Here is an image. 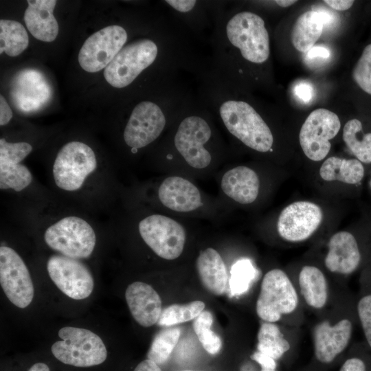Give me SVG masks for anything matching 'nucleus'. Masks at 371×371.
I'll use <instances>...</instances> for the list:
<instances>
[{
    "mask_svg": "<svg viewBox=\"0 0 371 371\" xmlns=\"http://www.w3.org/2000/svg\"><path fill=\"white\" fill-rule=\"evenodd\" d=\"M211 101L221 123L232 136L256 151L271 150L272 132L253 106L226 96L220 87L215 88Z\"/></svg>",
    "mask_w": 371,
    "mask_h": 371,
    "instance_id": "nucleus-1",
    "label": "nucleus"
},
{
    "mask_svg": "<svg viewBox=\"0 0 371 371\" xmlns=\"http://www.w3.org/2000/svg\"><path fill=\"white\" fill-rule=\"evenodd\" d=\"M214 140V128L207 114L186 109L177 120L170 144L187 166L201 170L212 164Z\"/></svg>",
    "mask_w": 371,
    "mask_h": 371,
    "instance_id": "nucleus-2",
    "label": "nucleus"
},
{
    "mask_svg": "<svg viewBox=\"0 0 371 371\" xmlns=\"http://www.w3.org/2000/svg\"><path fill=\"white\" fill-rule=\"evenodd\" d=\"M302 303L296 287L280 269H272L262 278L256 300V311L265 322L279 323L290 327L297 326L302 317Z\"/></svg>",
    "mask_w": 371,
    "mask_h": 371,
    "instance_id": "nucleus-3",
    "label": "nucleus"
},
{
    "mask_svg": "<svg viewBox=\"0 0 371 371\" xmlns=\"http://www.w3.org/2000/svg\"><path fill=\"white\" fill-rule=\"evenodd\" d=\"M220 45L238 50L245 60L254 64L265 63L270 54L269 36L263 19L258 14L242 11L223 19L218 29Z\"/></svg>",
    "mask_w": 371,
    "mask_h": 371,
    "instance_id": "nucleus-4",
    "label": "nucleus"
},
{
    "mask_svg": "<svg viewBox=\"0 0 371 371\" xmlns=\"http://www.w3.org/2000/svg\"><path fill=\"white\" fill-rule=\"evenodd\" d=\"M355 312V308H346L339 301L330 309L319 313L321 317L311 329L314 354L318 361L333 362L349 346L357 318Z\"/></svg>",
    "mask_w": 371,
    "mask_h": 371,
    "instance_id": "nucleus-5",
    "label": "nucleus"
},
{
    "mask_svg": "<svg viewBox=\"0 0 371 371\" xmlns=\"http://www.w3.org/2000/svg\"><path fill=\"white\" fill-rule=\"evenodd\" d=\"M181 101L164 107L156 102L144 100L134 106L123 132L124 141L133 153L148 146L162 135L173 115L183 113H177L175 111L176 108L183 106H177L185 103Z\"/></svg>",
    "mask_w": 371,
    "mask_h": 371,
    "instance_id": "nucleus-6",
    "label": "nucleus"
},
{
    "mask_svg": "<svg viewBox=\"0 0 371 371\" xmlns=\"http://www.w3.org/2000/svg\"><path fill=\"white\" fill-rule=\"evenodd\" d=\"M46 245L58 254L81 260L89 258L96 245V234L85 218L70 215L50 224L44 232Z\"/></svg>",
    "mask_w": 371,
    "mask_h": 371,
    "instance_id": "nucleus-7",
    "label": "nucleus"
},
{
    "mask_svg": "<svg viewBox=\"0 0 371 371\" xmlns=\"http://www.w3.org/2000/svg\"><path fill=\"white\" fill-rule=\"evenodd\" d=\"M58 335L61 340L54 343L51 350L55 358L65 364L87 368L102 363L107 357L102 339L88 329L65 326Z\"/></svg>",
    "mask_w": 371,
    "mask_h": 371,
    "instance_id": "nucleus-8",
    "label": "nucleus"
},
{
    "mask_svg": "<svg viewBox=\"0 0 371 371\" xmlns=\"http://www.w3.org/2000/svg\"><path fill=\"white\" fill-rule=\"evenodd\" d=\"M97 167L98 161L93 149L82 142L71 141L63 146L55 157L53 180L60 190L76 192L82 188Z\"/></svg>",
    "mask_w": 371,
    "mask_h": 371,
    "instance_id": "nucleus-9",
    "label": "nucleus"
},
{
    "mask_svg": "<svg viewBox=\"0 0 371 371\" xmlns=\"http://www.w3.org/2000/svg\"><path fill=\"white\" fill-rule=\"evenodd\" d=\"M159 54V47L153 40L134 41L122 48L104 69V76L113 87H126L155 63Z\"/></svg>",
    "mask_w": 371,
    "mask_h": 371,
    "instance_id": "nucleus-10",
    "label": "nucleus"
},
{
    "mask_svg": "<svg viewBox=\"0 0 371 371\" xmlns=\"http://www.w3.org/2000/svg\"><path fill=\"white\" fill-rule=\"evenodd\" d=\"M146 245L159 257L172 260L179 258L185 247L186 231L181 223L161 214H150L137 225Z\"/></svg>",
    "mask_w": 371,
    "mask_h": 371,
    "instance_id": "nucleus-11",
    "label": "nucleus"
},
{
    "mask_svg": "<svg viewBox=\"0 0 371 371\" xmlns=\"http://www.w3.org/2000/svg\"><path fill=\"white\" fill-rule=\"evenodd\" d=\"M341 128L339 117L335 113L317 109L312 111L300 131V144L305 155L311 160L319 161L328 154L334 138Z\"/></svg>",
    "mask_w": 371,
    "mask_h": 371,
    "instance_id": "nucleus-12",
    "label": "nucleus"
},
{
    "mask_svg": "<svg viewBox=\"0 0 371 371\" xmlns=\"http://www.w3.org/2000/svg\"><path fill=\"white\" fill-rule=\"evenodd\" d=\"M126 30L118 25H109L91 35L78 54V62L86 71L105 69L127 41Z\"/></svg>",
    "mask_w": 371,
    "mask_h": 371,
    "instance_id": "nucleus-13",
    "label": "nucleus"
},
{
    "mask_svg": "<svg viewBox=\"0 0 371 371\" xmlns=\"http://www.w3.org/2000/svg\"><path fill=\"white\" fill-rule=\"evenodd\" d=\"M0 283L8 299L24 308L32 302L34 288L30 271L19 254L12 247H0Z\"/></svg>",
    "mask_w": 371,
    "mask_h": 371,
    "instance_id": "nucleus-14",
    "label": "nucleus"
},
{
    "mask_svg": "<svg viewBox=\"0 0 371 371\" xmlns=\"http://www.w3.org/2000/svg\"><path fill=\"white\" fill-rule=\"evenodd\" d=\"M47 271L58 289L74 300L85 299L93 290L92 274L80 260L54 254L47 260Z\"/></svg>",
    "mask_w": 371,
    "mask_h": 371,
    "instance_id": "nucleus-15",
    "label": "nucleus"
},
{
    "mask_svg": "<svg viewBox=\"0 0 371 371\" xmlns=\"http://www.w3.org/2000/svg\"><path fill=\"white\" fill-rule=\"evenodd\" d=\"M322 218V210L318 205L310 201L294 202L280 212L277 230L279 236L287 242H302L315 233Z\"/></svg>",
    "mask_w": 371,
    "mask_h": 371,
    "instance_id": "nucleus-16",
    "label": "nucleus"
},
{
    "mask_svg": "<svg viewBox=\"0 0 371 371\" xmlns=\"http://www.w3.org/2000/svg\"><path fill=\"white\" fill-rule=\"evenodd\" d=\"M293 283L302 305L313 312L322 313L335 298L327 277L316 266H303Z\"/></svg>",
    "mask_w": 371,
    "mask_h": 371,
    "instance_id": "nucleus-17",
    "label": "nucleus"
},
{
    "mask_svg": "<svg viewBox=\"0 0 371 371\" xmlns=\"http://www.w3.org/2000/svg\"><path fill=\"white\" fill-rule=\"evenodd\" d=\"M159 202L170 211L190 213L203 205L200 190L190 180L172 175L165 178L157 189Z\"/></svg>",
    "mask_w": 371,
    "mask_h": 371,
    "instance_id": "nucleus-18",
    "label": "nucleus"
},
{
    "mask_svg": "<svg viewBox=\"0 0 371 371\" xmlns=\"http://www.w3.org/2000/svg\"><path fill=\"white\" fill-rule=\"evenodd\" d=\"M324 258L326 269L334 274L348 276L359 267L361 255L355 236L346 231L334 234L327 245Z\"/></svg>",
    "mask_w": 371,
    "mask_h": 371,
    "instance_id": "nucleus-19",
    "label": "nucleus"
},
{
    "mask_svg": "<svg viewBox=\"0 0 371 371\" xmlns=\"http://www.w3.org/2000/svg\"><path fill=\"white\" fill-rule=\"evenodd\" d=\"M11 92L17 108L26 112L41 109L52 94L44 76L33 69L23 70L16 76Z\"/></svg>",
    "mask_w": 371,
    "mask_h": 371,
    "instance_id": "nucleus-20",
    "label": "nucleus"
},
{
    "mask_svg": "<svg viewBox=\"0 0 371 371\" xmlns=\"http://www.w3.org/2000/svg\"><path fill=\"white\" fill-rule=\"evenodd\" d=\"M125 298L135 320L144 327L157 323L162 311L161 300L149 284L134 282L125 291Z\"/></svg>",
    "mask_w": 371,
    "mask_h": 371,
    "instance_id": "nucleus-21",
    "label": "nucleus"
},
{
    "mask_svg": "<svg viewBox=\"0 0 371 371\" xmlns=\"http://www.w3.org/2000/svg\"><path fill=\"white\" fill-rule=\"evenodd\" d=\"M260 185L258 174L245 166L228 170L221 179V188L224 194L243 205L250 204L256 200Z\"/></svg>",
    "mask_w": 371,
    "mask_h": 371,
    "instance_id": "nucleus-22",
    "label": "nucleus"
},
{
    "mask_svg": "<svg viewBox=\"0 0 371 371\" xmlns=\"http://www.w3.org/2000/svg\"><path fill=\"white\" fill-rule=\"evenodd\" d=\"M24 21L32 35L44 42L54 41L58 34V24L53 11L56 0H28Z\"/></svg>",
    "mask_w": 371,
    "mask_h": 371,
    "instance_id": "nucleus-23",
    "label": "nucleus"
},
{
    "mask_svg": "<svg viewBox=\"0 0 371 371\" xmlns=\"http://www.w3.org/2000/svg\"><path fill=\"white\" fill-rule=\"evenodd\" d=\"M196 267L200 280L203 286L216 295L223 294L229 282L225 263L219 252L207 247L200 251Z\"/></svg>",
    "mask_w": 371,
    "mask_h": 371,
    "instance_id": "nucleus-24",
    "label": "nucleus"
},
{
    "mask_svg": "<svg viewBox=\"0 0 371 371\" xmlns=\"http://www.w3.org/2000/svg\"><path fill=\"white\" fill-rule=\"evenodd\" d=\"M325 22L322 14L315 10L307 11L295 21L291 31V42L300 52L306 53L319 38Z\"/></svg>",
    "mask_w": 371,
    "mask_h": 371,
    "instance_id": "nucleus-25",
    "label": "nucleus"
},
{
    "mask_svg": "<svg viewBox=\"0 0 371 371\" xmlns=\"http://www.w3.org/2000/svg\"><path fill=\"white\" fill-rule=\"evenodd\" d=\"M319 175L326 181H338L348 184L359 183L364 176V168L356 159L337 157L326 159L319 169Z\"/></svg>",
    "mask_w": 371,
    "mask_h": 371,
    "instance_id": "nucleus-26",
    "label": "nucleus"
},
{
    "mask_svg": "<svg viewBox=\"0 0 371 371\" xmlns=\"http://www.w3.org/2000/svg\"><path fill=\"white\" fill-rule=\"evenodd\" d=\"M257 350L278 360L291 348V340L276 323L263 322L257 335Z\"/></svg>",
    "mask_w": 371,
    "mask_h": 371,
    "instance_id": "nucleus-27",
    "label": "nucleus"
},
{
    "mask_svg": "<svg viewBox=\"0 0 371 371\" xmlns=\"http://www.w3.org/2000/svg\"><path fill=\"white\" fill-rule=\"evenodd\" d=\"M0 54L16 56L28 46L29 37L23 25L14 20L0 21Z\"/></svg>",
    "mask_w": 371,
    "mask_h": 371,
    "instance_id": "nucleus-28",
    "label": "nucleus"
},
{
    "mask_svg": "<svg viewBox=\"0 0 371 371\" xmlns=\"http://www.w3.org/2000/svg\"><path fill=\"white\" fill-rule=\"evenodd\" d=\"M362 129V124L359 120H350L344 127L343 139L359 161L370 164L371 133L364 134Z\"/></svg>",
    "mask_w": 371,
    "mask_h": 371,
    "instance_id": "nucleus-29",
    "label": "nucleus"
},
{
    "mask_svg": "<svg viewBox=\"0 0 371 371\" xmlns=\"http://www.w3.org/2000/svg\"><path fill=\"white\" fill-rule=\"evenodd\" d=\"M181 335L179 328H168L161 330L155 336L147 353L148 359L157 365L164 363L177 345Z\"/></svg>",
    "mask_w": 371,
    "mask_h": 371,
    "instance_id": "nucleus-30",
    "label": "nucleus"
},
{
    "mask_svg": "<svg viewBox=\"0 0 371 371\" xmlns=\"http://www.w3.org/2000/svg\"><path fill=\"white\" fill-rule=\"evenodd\" d=\"M205 303L196 300L184 304H174L162 310L157 324L170 326L196 318L203 311Z\"/></svg>",
    "mask_w": 371,
    "mask_h": 371,
    "instance_id": "nucleus-31",
    "label": "nucleus"
},
{
    "mask_svg": "<svg viewBox=\"0 0 371 371\" xmlns=\"http://www.w3.org/2000/svg\"><path fill=\"white\" fill-rule=\"evenodd\" d=\"M32 180L31 171L21 163L0 164L1 190L11 189L21 192L27 188Z\"/></svg>",
    "mask_w": 371,
    "mask_h": 371,
    "instance_id": "nucleus-32",
    "label": "nucleus"
},
{
    "mask_svg": "<svg viewBox=\"0 0 371 371\" xmlns=\"http://www.w3.org/2000/svg\"><path fill=\"white\" fill-rule=\"evenodd\" d=\"M212 324V313L203 311L194 319L192 326L204 349L210 354L215 355L219 352L222 342L218 335L211 330Z\"/></svg>",
    "mask_w": 371,
    "mask_h": 371,
    "instance_id": "nucleus-33",
    "label": "nucleus"
},
{
    "mask_svg": "<svg viewBox=\"0 0 371 371\" xmlns=\"http://www.w3.org/2000/svg\"><path fill=\"white\" fill-rule=\"evenodd\" d=\"M228 284L232 295L245 293L255 277L256 270L249 259L237 260L231 267Z\"/></svg>",
    "mask_w": 371,
    "mask_h": 371,
    "instance_id": "nucleus-34",
    "label": "nucleus"
},
{
    "mask_svg": "<svg viewBox=\"0 0 371 371\" xmlns=\"http://www.w3.org/2000/svg\"><path fill=\"white\" fill-rule=\"evenodd\" d=\"M355 311L365 340L371 349V286L363 288L356 302Z\"/></svg>",
    "mask_w": 371,
    "mask_h": 371,
    "instance_id": "nucleus-35",
    "label": "nucleus"
},
{
    "mask_svg": "<svg viewBox=\"0 0 371 371\" xmlns=\"http://www.w3.org/2000/svg\"><path fill=\"white\" fill-rule=\"evenodd\" d=\"M32 146L27 142H8L0 139V164H20L32 152Z\"/></svg>",
    "mask_w": 371,
    "mask_h": 371,
    "instance_id": "nucleus-36",
    "label": "nucleus"
},
{
    "mask_svg": "<svg viewBox=\"0 0 371 371\" xmlns=\"http://www.w3.org/2000/svg\"><path fill=\"white\" fill-rule=\"evenodd\" d=\"M352 76L359 87L371 95V44L364 48L353 68Z\"/></svg>",
    "mask_w": 371,
    "mask_h": 371,
    "instance_id": "nucleus-37",
    "label": "nucleus"
},
{
    "mask_svg": "<svg viewBox=\"0 0 371 371\" xmlns=\"http://www.w3.org/2000/svg\"><path fill=\"white\" fill-rule=\"evenodd\" d=\"M293 93L301 102L308 104L313 100L315 91L311 83L306 80H300L294 85Z\"/></svg>",
    "mask_w": 371,
    "mask_h": 371,
    "instance_id": "nucleus-38",
    "label": "nucleus"
},
{
    "mask_svg": "<svg viewBox=\"0 0 371 371\" xmlns=\"http://www.w3.org/2000/svg\"><path fill=\"white\" fill-rule=\"evenodd\" d=\"M165 2L175 12L183 14L195 10L199 4L195 0H167Z\"/></svg>",
    "mask_w": 371,
    "mask_h": 371,
    "instance_id": "nucleus-39",
    "label": "nucleus"
},
{
    "mask_svg": "<svg viewBox=\"0 0 371 371\" xmlns=\"http://www.w3.org/2000/svg\"><path fill=\"white\" fill-rule=\"evenodd\" d=\"M330 56V51L326 46L319 45L313 46L306 54V59L309 61L326 60Z\"/></svg>",
    "mask_w": 371,
    "mask_h": 371,
    "instance_id": "nucleus-40",
    "label": "nucleus"
},
{
    "mask_svg": "<svg viewBox=\"0 0 371 371\" xmlns=\"http://www.w3.org/2000/svg\"><path fill=\"white\" fill-rule=\"evenodd\" d=\"M366 362L359 357L347 359L339 371H368Z\"/></svg>",
    "mask_w": 371,
    "mask_h": 371,
    "instance_id": "nucleus-41",
    "label": "nucleus"
},
{
    "mask_svg": "<svg viewBox=\"0 0 371 371\" xmlns=\"http://www.w3.org/2000/svg\"><path fill=\"white\" fill-rule=\"evenodd\" d=\"M251 357L261 366L262 370H276V360L262 352L256 351Z\"/></svg>",
    "mask_w": 371,
    "mask_h": 371,
    "instance_id": "nucleus-42",
    "label": "nucleus"
},
{
    "mask_svg": "<svg viewBox=\"0 0 371 371\" xmlns=\"http://www.w3.org/2000/svg\"><path fill=\"white\" fill-rule=\"evenodd\" d=\"M12 117V111L3 95L0 97V125L7 124Z\"/></svg>",
    "mask_w": 371,
    "mask_h": 371,
    "instance_id": "nucleus-43",
    "label": "nucleus"
},
{
    "mask_svg": "<svg viewBox=\"0 0 371 371\" xmlns=\"http://www.w3.org/2000/svg\"><path fill=\"white\" fill-rule=\"evenodd\" d=\"M324 3L328 4L334 10L344 11L348 10L354 3V1L350 0H325Z\"/></svg>",
    "mask_w": 371,
    "mask_h": 371,
    "instance_id": "nucleus-44",
    "label": "nucleus"
},
{
    "mask_svg": "<svg viewBox=\"0 0 371 371\" xmlns=\"http://www.w3.org/2000/svg\"><path fill=\"white\" fill-rule=\"evenodd\" d=\"M133 371H161L159 365L147 359L140 362Z\"/></svg>",
    "mask_w": 371,
    "mask_h": 371,
    "instance_id": "nucleus-45",
    "label": "nucleus"
},
{
    "mask_svg": "<svg viewBox=\"0 0 371 371\" xmlns=\"http://www.w3.org/2000/svg\"><path fill=\"white\" fill-rule=\"evenodd\" d=\"M27 371H50L49 366L43 362L33 364Z\"/></svg>",
    "mask_w": 371,
    "mask_h": 371,
    "instance_id": "nucleus-46",
    "label": "nucleus"
},
{
    "mask_svg": "<svg viewBox=\"0 0 371 371\" xmlns=\"http://www.w3.org/2000/svg\"><path fill=\"white\" fill-rule=\"evenodd\" d=\"M275 2L280 7H289L297 2L295 0H277Z\"/></svg>",
    "mask_w": 371,
    "mask_h": 371,
    "instance_id": "nucleus-47",
    "label": "nucleus"
},
{
    "mask_svg": "<svg viewBox=\"0 0 371 371\" xmlns=\"http://www.w3.org/2000/svg\"><path fill=\"white\" fill-rule=\"evenodd\" d=\"M262 371H275V370H262Z\"/></svg>",
    "mask_w": 371,
    "mask_h": 371,
    "instance_id": "nucleus-48",
    "label": "nucleus"
},
{
    "mask_svg": "<svg viewBox=\"0 0 371 371\" xmlns=\"http://www.w3.org/2000/svg\"><path fill=\"white\" fill-rule=\"evenodd\" d=\"M183 371H193V370H183Z\"/></svg>",
    "mask_w": 371,
    "mask_h": 371,
    "instance_id": "nucleus-49",
    "label": "nucleus"
}]
</instances>
